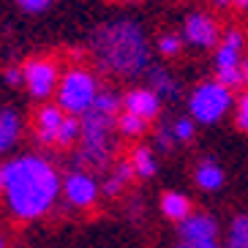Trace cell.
<instances>
[{"label":"cell","instance_id":"obj_1","mask_svg":"<svg viewBox=\"0 0 248 248\" xmlns=\"http://www.w3.org/2000/svg\"><path fill=\"white\" fill-rule=\"evenodd\" d=\"M3 199L8 213L19 221H36L60 199V175L44 155L22 153L3 164Z\"/></svg>","mask_w":248,"mask_h":248},{"label":"cell","instance_id":"obj_2","mask_svg":"<svg viewBox=\"0 0 248 248\" xmlns=\"http://www.w3.org/2000/svg\"><path fill=\"white\" fill-rule=\"evenodd\" d=\"M90 52L101 71L120 79L145 77V71L153 66L145 28L125 16L98 25L90 36Z\"/></svg>","mask_w":248,"mask_h":248},{"label":"cell","instance_id":"obj_3","mask_svg":"<svg viewBox=\"0 0 248 248\" xmlns=\"http://www.w3.org/2000/svg\"><path fill=\"white\" fill-rule=\"evenodd\" d=\"M82 134H79V155L77 164L90 172H104L112 164V134L117 131V117L104 115L98 109H90L79 117Z\"/></svg>","mask_w":248,"mask_h":248},{"label":"cell","instance_id":"obj_4","mask_svg":"<svg viewBox=\"0 0 248 248\" xmlns=\"http://www.w3.org/2000/svg\"><path fill=\"white\" fill-rule=\"evenodd\" d=\"M98 93H101V88H98L95 74L85 66H71L60 74L58 90H55V104L66 115L82 117L85 112L93 109Z\"/></svg>","mask_w":248,"mask_h":248},{"label":"cell","instance_id":"obj_5","mask_svg":"<svg viewBox=\"0 0 248 248\" xmlns=\"http://www.w3.org/2000/svg\"><path fill=\"white\" fill-rule=\"evenodd\" d=\"M232 104V90L226 85H221L218 79H202L188 93V117L194 123L216 125L229 115Z\"/></svg>","mask_w":248,"mask_h":248},{"label":"cell","instance_id":"obj_6","mask_svg":"<svg viewBox=\"0 0 248 248\" xmlns=\"http://www.w3.org/2000/svg\"><path fill=\"white\" fill-rule=\"evenodd\" d=\"M243 49H246V36L240 28H229L221 36L216 55H213V66H216V79L226 85L229 90L243 85Z\"/></svg>","mask_w":248,"mask_h":248},{"label":"cell","instance_id":"obj_7","mask_svg":"<svg viewBox=\"0 0 248 248\" xmlns=\"http://www.w3.org/2000/svg\"><path fill=\"white\" fill-rule=\"evenodd\" d=\"M60 82V68L58 63L46 55H33L22 63V88L30 93L36 101H46L55 95Z\"/></svg>","mask_w":248,"mask_h":248},{"label":"cell","instance_id":"obj_8","mask_svg":"<svg viewBox=\"0 0 248 248\" xmlns=\"http://www.w3.org/2000/svg\"><path fill=\"white\" fill-rule=\"evenodd\" d=\"M60 194H63L68 207H74V210H90L98 202V197H101V183H98V177L90 169L77 167V169H68L66 175H63Z\"/></svg>","mask_w":248,"mask_h":248},{"label":"cell","instance_id":"obj_9","mask_svg":"<svg viewBox=\"0 0 248 248\" xmlns=\"http://www.w3.org/2000/svg\"><path fill=\"white\" fill-rule=\"evenodd\" d=\"M180 36H183L186 44L197 46V49H213V46H218V41H221V28L210 14H204V11H191V14L186 16V22H183Z\"/></svg>","mask_w":248,"mask_h":248},{"label":"cell","instance_id":"obj_10","mask_svg":"<svg viewBox=\"0 0 248 248\" xmlns=\"http://www.w3.org/2000/svg\"><path fill=\"white\" fill-rule=\"evenodd\" d=\"M66 120V112L60 109L58 104H41L33 115V137L41 145H58V134L60 125Z\"/></svg>","mask_w":248,"mask_h":248},{"label":"cell","instance_id":"obj_11","mask_svg":"<svg viewBox=\"0 0 248 248\" xmlns=\"http://www.w3.org/2000/svg\"><path fill=\"white\" fill-rule=\"evenodd\" d=\"M164 109V101L150 88H131L123 93V112L142 117L145 123H153Z\"/></svg>","mask_w":248,"mask_h":248},{"label":"cell","instance_id":"obj_12","mask_svg":"<svg viewBox=\"0 0 248 248\" xmlns=\"http://www.w3.org/2000/svg\"><path fill=\"white\" fill-rule=\"evenodd\" d=\"M177 234H180V240L188 243L218 240V221L210 213H191L188 218H183L177 224Z\"/></svg>","mask_w":248,"mask_h":248},{"label":"cell","instance_id":"obj_13","mask_svg":"<svg viewBox=\"0 0 248 248\" xmlns=\"http://www.w3.org/2000/svg\"><path fill=\"white\" fill-rule=\"evenodd\" d=\"M145 79H147V88L153 90L155 95H158L161 101H177L183 93L180 88V79H177L175 74H169L164 66H150L145 71Z\"/></svg>","mask_w":248,"mask_h":248},{"label":"cell","instance_id":"obj_14","mask_svg":"<svg viewBox=\"0 0 248 248\" xmlns=\"http://www.w3.org/2000/svg\"><path fill=\"white\" fill-rule=\"evenodd\" d=\"M22 137V115L14 107H0V155L11 153Z\"/></svg>","mask_w":248,"mask_h":248},{"label":"cell","instance_id":"obj_15","mask_svg":"<svg viewBox=\"0 0 248 248\" xmlns=\"http://www.w3.org/2000/svg\"><path fill=\"white\" fill-rule=\"evenodd\" d=\"M131 180H137V177H134V167H131V161H128V158L117 161L115 167L109 169V175L104 177L101 194H104V197H109V199H117L125 188H128V186H131Z\"/></svg>","mask_w":248,"mask_h":248},{"label":"cell","instance_id":"obj_16","mask_svg":"<svg viewBox=\"0 0 248 248\" xmlns=\"http://www.w3.org/2000/svg\"><path fill=\"white\" fill-rule=\"evenodd\" d=\"M224 180H226L224 167H221L216 158H202V161L197 164V169H194V183H197L202 191H207V194H216V191H221Z\"/></svg>","mask_w":248,"mask_h":248},{"label":"cell","instance_id":"obj_17","mask_svg":"<svg viewBox=\"0 0 248 248\" xmlns=\"http://www.w3.org/2000/svg\"><path fill=\"white\" fill-rule=\"evenodd\" d=\"M158 204H161V216L167 221H175V224H180L183 218H188L191 213H194L191 199L183 191H164Z\"/></svg>","mask_w":248,"mask_h":248},{"label":"cell","instance_id":"obj_18","mask_svg":"<svg viewBox=\"0 0 248 248\" xmlns=\"http://www.w3.org/2000/svg\"><path fill=\"white\" fill-rule=\"evenodd\" d=\"M134 167V177L137 180H153L155 172H158V158H155V150L147 145H134L131 155H128Z\"/></svg>","mask_w":248,"mask_h":248},{"label":"cell","instance_id":"obj_19","mask_svg":"<svg viewBox=\"0 0 248 248\" xmlns=\"http://www.w3.org/2000/svg\"><path fill=\"white\" fill-rule=\"evenodd\" d=\"M224 248H248V213H240L229 221Z\"/></svg>","mask_w":248,"mask_h":248},{"label":"cell","instance_id":"obj_20","mask_svg":"<svg viewBox=\"0 0 248 248\" xmlns=\"http://www.w3.org/2000/svg\"><path fill=\"white\" fill-rule=\"evenodd\" d=\"M183 46H186V41H183V36L175 33V30H164V33L155 38V49H158L161 58H167V60L177 58L183 52Z\"/></svg>","mask_w":248,"mask_h":248},{"label":"cell","instance_id":"obj_21","mask_svg":"<svg viewBox=\"0 0 248 248\" xmlns=\"http://www.w3.org/2000/svg\"><path fill=\"white\" fill-rule=\"evenodd\" d=\"M115 128H117V134H123V137H142V134L147 131V123L142 117L131 115V112H120Z\"/></svg>","mask_w":248,"mask_h":248},{"label":"cell","instance_id":"obj_22","mask_svg":"<svg viewBox=\"0 0 248 248\" xmlns=\"http://www.w3.org/2000/svg\"><path fill=\"white\" fill-rule=\"evenodd\" d=\"M79 134H82V123H79V117L66 115L63 125H60V134H58V145H60V147L79 145Z\"/></svg>","mask_w":248,"mask_h":248},{"label":"cell","instance_id":"obj_23","mask_svg":"<svg viewBox=\"0 0 248 248\" xmlns=\"http://www.w3.org/2000/svg\"><path fill=\"white\" fill-rule=\"evenodd\" d=\"M172 134H175L177 142H191V139H194V134H197V125H194V120H191L188 115L177 117L175 123H172Z\"/></svg>","mask_w":248,"mask_h":248},{"label":"cell","instance_id":"obj_24","mask_svg":"<svg viewBox=\"0 0 248 248\" xmlns=\"http://www.w3.org/2000/svg\"><path fill=\"white\" fill-rule=\"evenodd\" d=\"M234 125L248 134V90L237 98V109H234Z\"/></svg>","mask_w":248,"mask_h":248},{"label":"cell","instance_id":"obj_25","mask_svg":"<svg viewBox=\"0 0 248 248\" xmlns=\"http://www.w3.org/2000/svg\"><path fill=\"white\" fill-rule=\"evenodd\" d=\"M177 145L175 134H172V125H161L158 131H155V147L158 150H172Z\"/></svg>","mask_w":248,"mask_h":248},{"label":"cell","instance_id":"obj_26","mask_svg":"<svg viewBox=\"0 0 248 248\" xmlns=\"http://www.w3.org/2000/svg\"><path fill=\"white\" fill-rule=\"evenodd\" d=\"M14 3L22 8V11H28V14H41V11L49 8L52 0H14Z\"/></svg>","mask_w":248,"mask_h":248},{"label":"cell","instance_id":"obj_27","mask_svg":"<svg viewBox=\"0 0 248 248\" xmlns=\"http://www.w3.org/2000/svg\"><path fill=\"white\" fill-rule=\"evenodd\" d=\"M3 82H6L8 88H22V66L6 68V71H3Z\"/></svg>","mask_w":248,"mask_h":248},{"label":"cell","instance_id":"obj_28","mask_svg":"<svg viewBox=\"0 0 248 248\" xmlns=\"http://www.w3.org/2000/svg\"><path fill=\"white\" fill-rule=\"evenodd\" d=\"M175 248H224L218 240H207V243H188V240H180Z\"/></svg>","mask_w":248,"mask_h":248},{"label":"cell","instance_id":"obj_29","mask_svg":"<svg viewBox=\"0 0 248 248\" xmlns=\"http://www.w3.org/2000/svg\"><path fill=\"white\" fill-rule=\"evenodd\" d=\"M216 8H234V0H213Z\"/></svg>","mask_w":248,"mask_h":248},{"label":"cell","instance_id":"obj_30","mask_svg":"<svg viewBox=\"0 0 248 248\" xmlns=\"http://www.w3.org/2000/svg\"><path fill=\"white\" fill-rule=\"evenodd\" d=\"M243 85H248V58H243Z\"/></svg>","mask_w":248,"mask_h":248},{"label":"cell","instance_id":"obj_31","mask_svg":"<svg viewBox=\"0 0 248 248\" xmlns=\"http://www.w3.org/2000/svg\"><path fill=\"white\" fill-rule=\"evenodd\" d=\"M234 8L237 11H248V0H234Z\"/></svg>","mask_w":248,"mask_h":248},{"label":"cell","instance_id":"obj_32","mask_svg":"<svg viewBox=\"0 0 248 248\" xmlns=\"http://www.w3.org/2000/svg\"><path fill=\"white\" fill-rule=\"evenodd\" d=\"M3 183H6V175H3V164H0V197H3Z\"/></svg>","mask_w":248,"mask_h":248},{"label":"cell","instance_id":"obj_33","mask_svg":"<svg viewBox=\"0 0 248 248\" xmlns=\"http://www.w3.org/2000/svg\"><path fill=\"white\" fill-rule=\"evenodd\" d=\"M0 248H8V240H6V234L0 232Z\"/></svg>","mask_w":248,"mask_h":248},{"label":"cell","instance_id":"obj_34","mask_svg":"<svg viewBox=\"0 0 248 248\" xmlns=\"http://www.w3.org/2000/svg\"><path fill=\"white\" fill-rule=\"evenodd\" d=\"M125 3H137V0H125Z\"/></svg>","mask_w":248,"mask_h":248}]
</instances>
